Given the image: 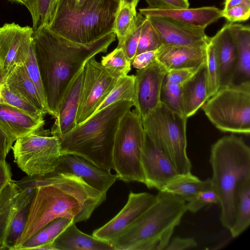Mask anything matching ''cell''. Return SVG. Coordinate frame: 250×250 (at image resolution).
<instances>
[{
  "label": "cell",
  "instance_id": "obj_36",
  "mask_svg": "<svg viewBox=\"0 0 250 250\" xmlns=\"http://www.w3.org/2000/svg\"><path fill=\"white\" fill-rule=\"evenodd\" d=\"M219 204V198L210 179L203 181L195 197L188 204L187 211L195 213L207 205Z\"/></svg>",
  "mask_w": 250,
  "mask_h": 250
},
{
  "label": "cell",
  "instance_id": "obj_20",
  "mask_svg": "<svg viewBox=\"0 0 250 250\" xmlns=\"http://www.w3.org/2000/svg\"><path fill=\"white\" fill-rule=\"evenodd\" d=\"M139 13L144 17H163L191 27L205 29L208 25L223 17L222 10L215 6L175 9L147 7L140 9Z\"/></svg>",
  "mask_w": 250,
  "mask_h": 250
},
{
  "label": "cell",
  "instance_id": "obj_4",
  "mask_svg": "<svg viewBox=\"0 0 250 250\" xmlns=\"http://www.w3.org/2000/svg\"><path fill=\"white\" fill-rule=\"evenodd\" d=\"M209 163L210 179L219 198L220 221L229 229L236 219L239 185L250 179V148L241 137L224 136L211 146Z\"/></svg>",
  "mask_w": 250,
  "mask_h": 250
},
{
  "label": "cell",
  "instance_id": "obj_34",
  "mask_svg": "<svg viewBox=\"0 0 250 250\" xmlns=\"http://www.w3.org/2000/svg\"><path fill=\"white\" fill-rule=\"evenodd\" d=\"M137 14L136 8L124 0H119L113 24V32L118 40V42L124 39L129 30Z\"/></svg>",
  "mask_w": 250,
  "mask_h": 250
},
{
  "label": "cell",
  "instance_id": "obj_25",
  "mask_svg": "<svg viewBox=\"0 0 250 250\" xmlns=\"http://www.w3.org/2000/svg\"><path fill=\"white\" fill-rule=\"evenodd\" d=\"M54 250H115L109 242L80 231L71 223L53 241Z\"/></svg>",
  "mask_w": 250,
  "mask_h": 250
},
{
  "label": "cell",
  "instance_id": "obj_10",
  "mask_svg": "<svg viewBox=\"0 0 250 250\" xmlns=\"http://www.w3.org/2000/svg\"><path fill=\"white\" fill-rule=\"evenodd\" d=\"M42 128L18 138L12 147L14 162L27 176L53 172L62 155L59 138Z\"/></svg>",
  "mask_w": 250,
  "mask_h": 250
},
{
  "label": "cell",
  "instance_id": "obj_37",
  "mask_svg": "<svg viewBox=\"0 0 250 250\" xmlns=\"http://www.w3.org/2000/svg\"><path fill=\"white\" fill-rule=\"evenodd\" d=\"M163 45L159 33L149 20L145 17L135 56L144 52L157 50Z\"/></svg>",
  "mask_w": 250,
  "mask_h": 250
},
{
  "label": "cell",
  "instance_id": "obj_38",
  "mask_svg": "<svg viewBox=\"0 0 250 250\" xmlns=\"http://www.w3.org/2000/svg\"><path fill=\"white\" fill-rule=\"evenodd\" d=\"M145 19V17L137 13L129 30L124 39L118 42L117 47L121 48L123 50L131 63L136 55L141 28Z\"/></svg>",
  "mask_w": 250,
  "mask_h": 250
},
{
  "label": "cell",
  "instance_id": "obj_15",
  "mask_svg": "<svg viewBox=\"0 0 250 250\" xmlns=\"http://www.w3.org/2000/svg\"><path fill=\"white\" fill-rule=\"evenodd\" d=\"M54 172L78 176L105 196L109 188L118 179L116 174L98 167L82 157L71 154L61 155Z\"/></svg>",
  "mask_w": 250,
  "mask_h": 250
},
{
  "label": "cell",
  "instance_id": "obj_12",
  "mask_svg": "<svg viewBox=\"0 0 250 250\" xmlns=\"http://www.w3.org/2000/svg\"><path fill=\"white\" fill-rule=\"evenodd\" d=\"M29 26L14 22L0 26V84L16 66L24 64L31 51L32 35Z\"/></svg>",
  "mask_w": 250,
  "mask_h": 250
},
{
  "label": "cell",
  "instance_id": "obj_32",
  "mask_svg": "<svg viewBox=\"0 0 250 250\" xmlns=\"http://www.w3.org/2000/svg\"><path fill=\"white\" fill-rule=\"evenodd\" d=\"M60 0H29L25 5L33 21L34 31L50 24Z\"/></svg>",
  "mask_w": 250,
  "mask_h": 250
},
{
  "label": "cell",
  "instance_id": "obj_42",
  "mask_svg": "<svg viewBox=\"0 0 250 250\" xmlns=\"http://www.w3.org/2000/svg\"><path fill=\"white\" fill-rule=\"evenodd\" d=\"M24 65L28 76L35 85L41 101L48 113L42 79L36 60L32 49L27 60L24 63Z\"/></svg>",
  "mask_w": 250,
  "mask_h": 250
},
{
  "label": "cell",
  "instance_id": "obj_35",
  "mask_svg": "<svg viewBox=\"0 0 250 250\" xmlns=\"http://www.w3.org/2000/svg\"><path fill=\"white\" fill-rule=\"evenodd\" d=\"M0 102L16 107L35 119H44V112L25 99L9 90L4 84L0 85Z\"/></svg>",
  "mask_w": 250,
  "mask_h": 250
},
{
  "label": "cell",
  "instance_id": "obj_23",
  "mask_svg": "<svg viewBox=\"0 0 250 250\" xmlns=\"http://www.w3.org/2000/svg\"><path fill=\"white\" fill-rule=\"evenodd\" d=\"M44 119H35L21 110L0 102V126L15 141L43 128Z\"/></svg>",
  "mask_w": 250,
  "mask_h": 250
},
{
  "label": "cell",
  "instance_id": "obj_13",
  "mask_svg": "<svg viewBox=\"0 0 250 250\" xmlns=\"http://www.w3.org/2000/svg\"><path fill=\"white\" fill-rule=\"evenodd\" d=\"M167 70L156 58L146 67L137 69L135 76V110L144 119L161 102L160 95Z\"/></svg>",
  "mask_w": 250,
  "mask_h": 250
},
{
  "label": "cell",
  "instance_id": "obj_52",
  "mask_svg": "<svg viewBox=\"0 0 250 250\" xmlns=\"http://www.w3.org/2000/svg\"><path fill=\"white\" fill-rule=\"evenodd\" d=\"M11 1L17 2L25 5L29 0H9Z\"/></svg>",
  "mask_w": 250,
  "mask_h": 250
},
{
  "label": "cell",
  "instance_id": "obj_43",
  "mask_svg": "<svg viewBox=\"0 0 250 250\" xmlns=\"http://www.w3.org/2000/svg\"><path fill=\"white\" fill-rule=\"evenodd\" d=\"M202 65V64L198 67L190 68L168 70L165 75L164 82L181 84L195 74Z\"/></svg>",
  "mask_w": 250,
  "mask_h": 250
},
{
  "label": "cell",
  "instance_id": "obj_3",
  "mask_svg": "<svg viewBox=\"0 0 250 250\" xmlns=\"http://www.w3.org/2000/svg\"><path fill=\"white\" fill-rule=\"evenodd\" d=\"M133 106L132 101H120L92 115L59 138L62 154L82 157L111 171L114 141L120 121Z\"/></svg>",
  "mask_w": 250,
  "mask_h": 250
},
{
  "label": "cell",
  "instance_id": "obj_49",
  "mask_svg": "<svg viewBox=\"0 0 250 250\" xmlns=\"http://www.w3.org/2000/svg\"><path fill=\"white\" fill-rule=\"evenodd\" d=\"M11 180L12 173L10 166L6 161L0 163V188Z\"/></svg>",
  "mask_w": 250,
  "mask_h": 250
},
{
  "label": "cell",
  "instance_id": "obj_16",
  "mask_svg": "<svg viewBox=\"0 0 250 250\" xmlns=\"http://www.w3.org/2000/svg\"><path fill=\"white\" fill-rule=\"evenodd\" d=\"M145 17L159 33L163 46L207 47L210 42V38L206 34L205 29L195 28L161 17Z\"/></svg>",
  "mask_w": 250,
  "mask_h": 250
},
{
  "label": "cell",
  "instance_id": "obj_39",
  "mask_svg": "<svg viewBox=\"0 0 250 250\" xmlns=\"http://www.w3.org/2000/svg\"><path fill=\"white\" fill-rule=\"evenodd\" d=\"M206 68L208 93L210 98L220 88L218 66L214 49L210 40L207 46Z\"/></svg>",
  "mask_w": 250,
  "mask_h": 250
},
{
  "label": "cell",
  "instance_id": "obj_51",
  "mask_svg": "<svg viewBox=\"0 0 250 250\" xmlns=\"http://www.w3.org/2000/svg\"><path fill=\"white\" fill-rule=\"evenodd\" d=\"M132 6L136 8L140 0H124Z\"/></svg>",
  "mask_w": 250,
  "mask_h": 250
},
{
  "label": "cell",
  "instance_id": "obj_50",
  "mask_svg": "<svg viewBox=\"0 0 250 250\" xmlns=\"http://www.w3.org/2000/svg\"><path fill=\"white\" fill-rule=\"evenodd\" d=\"M238 5H244L250 7V0H225L223 10Z\"/></svg>",
  "mask_w": 250,
  "mask_h": 250
},
{
  "label": "cell",
  "instance_id": "obj_33",
  "mask_svg": "<svg viewBox=\"0 0 250 250\" xmlns=\"http://www.w3.org/2000/svg\"><path fill=\"white\" fill-rule=\"evenodd\" d=\"M134 75H126L122 76L119 78L111 91L98 107L93 114L117 102L127 100L132 101L134 103Z\"/></svg>",
  "mask_w": 250,
  "mask_h": 250
},
{
  "label": "cell",
  "instance_id": "obj_14",
  "mask_svg": "<svg viewBox=\"0 0 250 250\" xmlns=\"http://www.w3.org/2000/svg\"><path fill=\"white\" fill-rule=\"evenodd\" d=\"M157 200V195L148 192L130 191L125 205L120 211L102 227L95 230L92 235L110 242L131 225Z\"/></svg>",
  "mask_w": 250,
  "mask_h": 250
},
{
  "label": "cell",
  "instance_id": "obj_46",
  "mask_svg": "<svg viewBox=\"0 0 250 250\" xmlns=\"http://www.w3.org/2000/svg\"><path fill=\"white\" fill-rule=\"evenodd\" d=\"M158 50L146 51L139 54L134 58L131 62V65L134 68L137 69H141L146 67L155 59Z\"/></svg>",
  "mask_w": 250,
  "mask_h": 250
},
{
  "label": "cell",
  "instance_id": "obj_31",
  "mask_svg": "<svg viewBox=\"0 0 250 250\" xmlns=\"http://www.w3.org/2000/svg\"><path fill=\"white\" fill-rule=\"evenodd\" d=\"M203 182L191 172L179 174L168 182L162 190L178 195L189 202L195 197Z\"/></svg>",
  "mask_w": 250,
  "mask_h": 250
},
{
  "label": "cell",
  "instance_id": "obj_2",
  "mask_svg": "<svg viewBox=\"0 0 250 250\" xmlns=\"http://www.w3.org/2000/svg\"><path fill=\"white\" fill-rule=\"evenodd\" d=\"M31 182L38 188L17 250L57 218H69L75 223L86 221L106 199V196L81 178L69 173L53 172L36 176Z\"/></svg>",
  "mask_w": 250,
  "mask_h": 250
},
{
  "label": "cell",
  "instance_id": "obj_7",
  "mask_svg": "<svg viewBox=\"0 0 250 250\" xmlns=\"http://www.w3.org/2000/svg\"><path fill=\"white\" fill-rule=\"evenodd\" d=\"M187 119L161 102L153 111L142 119L145 134L179 174L191 173L192 168L187 153Z\"/></svg>",
  "mask_w": 250,
  "mask_h": 250
},
{
  "label": "cell",
  "instance_id": "obj_18",
  "mask_svg": "<svg viewBox=\"0 0 250 250\" xmlns=\"http://www.w3.org/2000/svg\"><path fill=\"white\" fill-rule=\"evenodd\" d=\"M85 68L72 80L60 103L50 135L60 138L76 126V117L84 81Z\"/></svg>",
  "mask_w": 250,
  "mask_h": 250
},
{
  "label": "cell",
  "instance_id": "obj_28",
  "mask_svg": "<svg viewBox=\"0 0 250 250\" xmlns=\"http://www.w3.org/2000/svg\"><path fill=\"white\" fill-rule=\"evenodd\" d=\"M18 191L12 179L0 188V250H7L5 239Z\"/></svg>",
  "mask_w": 250,
  "mask_h": 250
},
{
  "label": "cell",
  "instance_id": "obj_40",
  "mask_svg": "<svg viewBox=\"0 0 250 250\" xmlns=\"http://www.w3.org/2000/svg\"><path fill=\"white\" fill-rule=\"evenodd\" d=\"M101 63L104 67L127 75L131 70V63L121 48L116 47L113 51L102 57Z\"/></svg>",
  "mask_w": 250,
  "mask_h": 250
},
{
  "label": "cell",
  "instance_id": "obj_48",
  "mask_svg": "<svg viewBox=\"0 0 250 250\" xmlns=\"http://www.w3.org/2000/svg\"><path fill=\"white\" fill-rule=\"evenodd\" d=\"M15 140L0 126V163L5 161Z\"/></svg>",
  "mask_w": 250,
  "mask_h": 250
},
{
  "label": "cell",
  "instance_id": "obj_30",
  "mask_svg": "<svg viewBox=\"0 0 250 250\" xmlns=\"http://www.w3.org/2000/svg\"><path fill=\"white\" fill-rule=\"evenodd\" d=\"M250 224V179L241 182L238 189V204L235 222L229 229L233 238L239 236Z\"/></svg>",
  "mask_w": 250,
  "mask_h": 250
},
{
  "label": "cell",
  "instance_id": "obj_29",
  "mask_svg": "<svg viewBox=\"0 0 250 250\" xmlns=\"http://www.w3.org/2000/svg\"><path fill=\"white\" fill-rule=\"evenodd\" d=\"M73 222L72 219L65 217L53 220L25 241L18 250H36L40 246L53 243L55 239Z\"/></svg>",
  "mask_w": 250,
  "mask_h": 250
},
{
  "label": "cell",
  "instance_id": "obj_47",
  "mask_svg": "<svg viewBox=\"0 0 250 250\" xmlns=\"http://www.w3.org/2000/svg\"><path fill=\"white\" fill-rule=\"evenodd\" d=\"M197 243L193 238L175 237L167 245L166 250H184L194 248Z\"/></svg>",
  "mask_w": 250,
  "mask_h": 250
},
{
  "label": "cell",
  "instance_id": "obj_19",
  "mask_svg": "<svg viewBox=\"0 0 250 250\" xmlns=\"http://www.w3.org/2000/svg\"><path fill=\"white\" fill-rule=\"evenodd\" d=\"M227 21L210 38L217 59L220 88L234 83L238 66V56L235 43L230 35Z\"/></svg>",
  "mask_w": 250,
  "mask_h": 250
},
{
  "label": "cell",
  "instance_id": "obj_26",
  "mask_svg": "<svg viewBox=\"0 0 250 250\" xmlns=\"http://www.w3.org/2000/svg\"><path fill=\"white\" fill-rule=\"evenodd\" d=\"M3 84L11 91L25 99L45 114L47 113L35 85L28 76L24 64L14 68Z\"/></svg>",
  "mask_w": 250,
  "mask_h": 250
},
{
  "label": "cell",
  "instance_id": "obj_11",
  "mask_svg": "<svg viewBox=\"0 0 250 250\" xmlns=\"http://www.w3.org/2000/svg\"><path fill=\"white\" fill-rule=\"evenodd\" d=\"M83 86L76 117V126L91 117L125 75L103 66L95 57L84 65Z\"/></svg>",
  "mask_w": 250,
  "mask_h": 250
},
{
  "label": "cell",
  "instance_id": "obj_9",
  "mask_svg": "<svg viewBox=\"0 0 250 250\" xmlns=\"http://www.w3.org/2000/svg\"><path fill=\"white\" fill-rule=\"evenodd\" d=\"M145 140L141 118L135 110H128L120 121L113 147V169L118 179L146 184L142 164Z\"/></svg>",
  "mask_w": 250,
  "mask_h": 250
},
{
  "label": "cell",
  "instance_id": "obj_27",
  "mask_svg": "<svg viewBox=\"0 0 250 250\" xmlns=\"http://www.w3.org/2000/svg\"><path fill=\"white\" fill-rule=\"evenodd\" d=\"M238 56L237 73L246 81L250 77V28L249 25L230 23L229 26Z\"/></svg>",
  "mask_w": 250,
  "mask_h": 250
},
{
  "label": "cell",
  "instance_id": "obj_54",
  "mask_svg": "<svg viewBox=\"0 0 250 250\" xmlns=\"http://www.w3.org/2000/svg\"><path fill=\"white\" fill-rule=\"evenodd\" d=\"M74 0L76 2L78 3L79 0Z\"/></svg>",
  "mask_w": 250,
  "mask_h": 250
},
{
  "label": "cell",
  "instance_id": "obj_24",
  "mask_svg": "<svg viewBox=\"0 0 250 250\" xmlns=\"http://www.w3.org/2000/svg\"><path fill=\"white\" fill-rule=\"evenodd\" d=\"M37 189L18 188L5 239L7 250H16L19 246L21 237L26 225L30 205Z\"/></svg>",
  "mask_w": 250,
  "mask_h": 250
},
{
  "label": "cell",
  "instance_id": "obj_1",
  "mask_svg": "<svg viewBox=\"0 0 250 250\" xmlns=\"http://www.w3.org/2000/svg\"><path fill=\"white\" fill-rule=\"evenodd\" d=\"M114 32L88 44L73 42L43 27L34 31L32 47L39 69L48 114L55 119L60 103L72 80L90 58L106 52Z\"/></svg>",
  "mask_w": 250,
  "mask_h": 250
},
{
  "label": "cell",
  "instance_id": "obj_8",
  "mask_svg": "<svg viewBox=\"0 0 250 250\" xmlns=\"http://www.w3.org/2000/svg\"><path fill=\"white\" fill-rule=\"evenodd\" d=\"M202 107L208 120L218 129L249 135L250 80L219 88Z\"/></svg>",
  "mask_w": 250,
  "mask_h": 250
},
{
  "label": "cell",
  "instance_id": "obj_53",
  "mask_svg": "<svg viewBox=\"0 0 250 250\" xmlns=\"http://www.w3.org/2000/svg\"><path fill=\"white\" fill-rule=\"evenodd\" d=\"M84 0H79L78 2L77 3L78 4H81V3H82Z\"/></svg>",
  "mask_w": 250,
  "mask_h": 250
},
{
  "label": "cell",
  "instance_id": "obj_21",
  "mask_svg": "<svg viewBox=\"0 0 250 250\" xmlns=\"http://www.w3.org/2000/svg\"><path fill=\"white\" fill-rule=\"evenodd\" d=\"M167 71L200 66L206 62L207 47L163 46L156 56Z\"/></svg>",
  "mask_w": 250,
  "mask_h": 250
},
{
  "label": "cell",
  "instance_id": "obj_17",
  "mask_svg": "<svg viewBox=\"0 0 250 250\" xmlns=\"http://www.w3.org/2000/svg\"><path fill=\"white\" fill-rule=\"evenodd\" d=\"M142 164L148 188L162 190L167 183L179 174L169 160L145 134Z\"/></svg>",
  "mask_w": 250,
  "mask_h": 250
},
{
  "label": "cell",
  "instance_id": "obj_6",
  "mask_svg": "<svg viewBox=\"0 0 250 250\" xmlns=\"http://www.w3.org/2000/svg\"><path fill=\"white\" fill-rule=\"evenodd\" d=\"M118 0H60L48 27L77 43H91L113 32Z\"/></svg>",
  "mask_w": 250,
  "mask_h": 250
},
{
  "label": "cell",
  "instance_id": "obj_41",
  "mask_svg": "<svg viewBox=\"0 0 250 250\" xmlns=\"http://www.w3.org/2000/svg\"><path fill=\"white\" fill-rule=\"evenodd\" d=\"M181 84L164 82L160 100L171 110L183 116L181 106Z\"/></svg>",
  "mask_w": 250,
  "mask_h": 250
},
{
  "label": "cell",
  "instance_id": "obj_22",
  "mask_svg": "<svg viewBox=\"0 0 250 250\" xmlns=\"http://www.w3.org/2000/svg\"><path fill=\"white\" fill-rule=\"evenodd\" d=\"M209 98L207 78L206 62L198 71L181 84V106L183 116H193Z\"/></svg>",
  "mask_w": 250,
  "mask_h": 250
},
{
  "label": "cell",
  "instance_id": "obj_45",
  "mask_svg": "<svg viewBox=\"0 0 250 250\" xmlns=\"http://www.w3.org/2000/svg\"><path fill=\"white\" fill-rule=\"evenodd\" d=\"M149 7L158 9L188 8V0H146Z\"/></svg>",
  "mask_w": 250,
  "mask_h": 250
},
{
  "label": "cell",
  "instance_id": "obj_5",
  "mask_svg": "<svg viewBox=\"0 0 250 250\" xmlns=\"http://www.w3.org/2000/svg\"><path fill=\"white\" fill-rule=\"evenodd\" d=\"M157 201L110 243L115 250H164L187 211L180 196L159 191Z\"/></svg>",
  "mask_w": 250,
  "mask_h": 250
},
{
  "label": "cell",
  "instance_id": "obj_44",
  "mask_svg": "<svg viewBox=\"0 0 250 250\" xmlns=\"http://www.w3.org/2000/svg\"><path fill=\"white\" fill-rule=\"evenodd\" d=\"M222 16L228 22L234 23L248 20L250 16V7L238 5L222 10Z\"/></svg>",
  "mask_w": 250,
  "mask_h": 250
}]
</instances>
